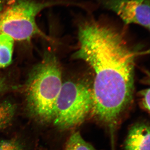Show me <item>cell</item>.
I'll return each instance as SVG.
<instances>
[{"mask_svg": "<svg viewBox=\"0 0 150 150\" xmlns=\"http://www.w3.org/2000/svg\"><path fill=\"white\" fill-rule=\"evenodd\" d=\"M92 106V86L82 80H68L62 84L52 122L61 131L75 129L90 116Z\"/></svg>", "mask_w": 150, "mask_h": 150, "instance_id": "obj_3", "label": "cell"}, {"mask_svg": "<svg viewBox=\"0 0 150 150\" xmlns=\"http://www.w3.org/2000/svg\"><path fill=\"white\" fill-rule=\"evenodd\" d=\"M14 41L8 35H0V69L8 67L11 63Z\"/></svg>", "mask_w": 150, "mask_h": 150, "instance_id": "obj_7", "label": "cell"}, {"mask_svg": "<svg viewBox=\"0 0 150 150\" xmlns=\"http://www.w3.org/2000/svg\"><path fill=\"white\" fill-rule=\"evenodd\" d=\"M8 88L6 81L3 78L0 77V95L3 93Z\"/></svg>", "mask_w": 150, "mask_h": 150, "instance_id": "obj_12", "label": "cell"}, {"mask_svg": "<svg viewBox=\"0 0 150 150\" xmlns=\"http://www.w3.org/2000/svg\"><path fill=\"white\" fill-rule=\"evenodd\" d=\"M64 150H100L85 141L79 131H75L67 141Z\"/></svg>", "mask_w": 150, "mask_h": 150, "instance_id": "obj_9", "label": "cell"}, {"mask_svg": "<svg viewBox=\"0 0 150 150\" xmlns=\"http://www.w3.org/2000/svg\"><path fill=\"white\" fill-rule=\"evenodd\" d=\"M0 150H25L24 144L16 139L0 141Z\"/></svg>", "mask_w": 150, "mask_h": 150, "instance_id": "obj_10", "label": "cell"}, {"mask_svg": "<svg viewBox=\"0 0 150 150\" xmlns=\"http://www.w3.org/2000/svg\"><path fill=\"white\" fill-rule=\"evenodd\" d=\"M62 84L60 63L55 54L47 52L30 71L25 86L28 109L38 122H52Z\"/></svg>", "mask_w": 150, "mask_h": 150, "instance_id": "obj_2", "label": "cell"}, {"mask_svg": "<svg viewBox=\"0 0 150 150\" xmlns=\"http://www.w3.org/2000/svg\"><path fill=\"white\" fill-rule=\"evenodd\" d=\"M105 7L115 13L126 24L150 29V0H103Z\"/></svg>", "mask_w": 150, "mask_h": 150, "instance_id": "obj_5", "label": "cell"}, {"mask_svg": "<svg viewBox=\"0 0 150 150\" xmlns=\"http://www.w3.org/2000/svg\"><path fill=\"white\" fill-rule=\"evenodd\" d=\"M78 40L73 57L94 72L89 116L114 132L133 102L138 53L120 31L95 20L79 25Z\"/></svg>", "mask_w": 150, "mask_h": 150, "instance_id": "obj_1", "label": "cell"}, {"mask_svg": "<svg viewBox=\"0 0 150 150\" xmlns=\"http://www.w3.org/2000/svg\"><path fill=\"white\" fill-rule=\"evenodd\" d=\"M5 0H0V12L2 11L5 6Z\"/></svg>", "mask_w": 150, "mask_h": 150, "instance_id": "obj_13", "label": "cell"}, {"mask_svg": "<svg viewBox=\"0 0 150 150\" xmlns=\"http://www.w3.org/2000/svg\"><path fill=\"white\" fill-rule=\"evenodd\" d=\"M141 106L148 112L150 111V89H145L140 92Z\"/></svg>", "mask_w": 150, "mask_h": 150, "instance_id": "obj_11", "label": "cell"}, {"mask_svg": "<svg viewBox=\"0 0 150 150\" xmlns=\"http://www.w3.org/2000/svg\"><path fill=\"white\" fill-rule=\"evenodd\" d=\"M51 3L34 0H11L0 12V35L6 34L18 41H27L35 36L48 39L38 26L35 18Z\"/></svg>", "mask_w": 150, "mask_h": 150, "instance_id": "obj_4", "label": "cell"}, {"mask_svg": "<svg viewBox=\"0 0 150 150\" xmlns=\"http://www.w3.org/2000/svg\"><path fill=\"white\" fill-rule=\"evenodd\" d=\"M16 110L15 104L8 101L0 103V130L7 128L13 121Z\"/></svg>", "mask_w": 150, "mask_h": 150, "instance_id": "obj_8", "label": "cell"}, {"mask_svg": "<svg viewBox=\"0 0 150 150\" xmlns=\"http://www.w3.org/2000/svg\"><path fill=\"white\" fill-rule=\"evenodd\" d=\"M150 126L142 122L129 129L123 146V150H150Z\"/></svg>", "mask_w": 150, "mask_h": 150, "instance_id": "obj_6", "label": "cell"}]
</instances>
